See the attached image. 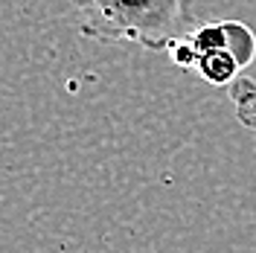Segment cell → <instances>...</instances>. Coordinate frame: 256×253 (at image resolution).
I'll return each instance as SVG.
<instances>
[{
	"mask_svg": "<svg viewBox=\"0 0 256 253\" xmlns=\"http://www.w3.org/2000/svg\"><path fill=\"white\" fill-rule=\"evenodd\" d=\"M195 67L201 79L224 88L239 79V73L256 58V35L239 20H216L195 26L190 35Z\"/></svg>",
	"mask_w": 256,
	"mask_h": 253,
	"instance_id": "7a4b0ae2",
	"label": "cell"
},
{
	"mask_svg": "<svg viewBox=\"0 0 256 253\" xmlns=\"http://www.w3.org/2000/svg\"><path fill=\"white\" fill-rule=\"evenodd\" d=\"M79 15V32L102 44H134L140 50H169L190 38V0H67Z\"/></svg>",
	"mask_w": 256,
	"mask_h": 253,
	"instance_id": "6da1fadb",
	"label": "cell"
}]
</instances>
